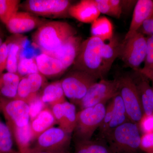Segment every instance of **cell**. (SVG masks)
<instances>
[{"instance_id": "29", "label": "cell", "mask_w": 153, "mask_h": 153, "mask_svg": "<svg viewBox=\"0 0 153 153\" xmlns=\"http://www.w3.org/2000/svg\"><path fill=\"white\" fill-rule=\"evenodd\" d=\"M20 1L0 0V20L6 25L19 10Z\"/></svg>"}, {"instance_id": "30", "label": "cell", "mask_w": 153, "mask_h": 153, "mask_svg": "<svg viewBox=\"0 0 153 153\" xmlns=\"http://www.w3.org/2000/svg\"><path fill=\"white\" fill-rule=\"evenodd\" d=\"M32 93L30 84L26 76L21 77L18 86L16 97L15 99L25 102L28 105L39 96Z\"/></svg>"}, {"instance_id": "24", "label": "cell", "mask_w": 153, "mask_h": 153, "mask_svg": "<svg viewBox=\"0 0 153 153\" xmlns=\"http://www.w3.org/2000/svg\"><path fill=\"white\" fill-rule=\"evenodd\" d=\"M21 79L18 74L8 72L0 75V97L15 99Z\"/></svg>"}, {"instance_id": "40", "label": "cell", "mask_w": 153, "mask_h": 153, "mask_svg": "<svg viewBox=\"0 0 153 153\" xmlns=\"http://www.w3.org/2000/svg\"><path fill=\"white\" fill-rule=\"evenodd\" d=\"M111 17L119 19L122 14L120 0H109Z\"/></svg>"}, {"instance_id": "31", "label": "cell", "mask_w": 153, "mask_h": 153, "mask_svg": "<svg viewBox=\"0 0 153 153\" xmlns=\"http://www.w3.org/2000/svg\"><path fill=\"white\" fill-rule=\"evenodd\" d=\"M39 73L36 59L33 58H21L18 66L17 74L21 77L29 74Z\"/></svg>"}, {"instance_id": "16", "label": "cell", "mask_w": 153, "mask_h": 153, "mask_svg": "<svg viewBox=\"0 0 153 153\" xmlns=\"http://www.w3.org/2000/svg\"><path fill=\"white\" fill-rule=\"evenodd\" d=\"M153 13V1L139 0L134 9L133 14L128 31L123 41L131 38L138 32L144 22Z\"/></svg>"}, {"instance_id": "15", "label": "cell", "mask_w": 153, "mask_h": 153, "mask_svg": "<svg viewBox=\"0 0 153 153\" xmlns=\"http://www.w3.org/2000/svg\"><path fill=\"white\" fill-rule=\"evenodd\" d=\"M82 42L81 37L73 36L68 38L58 49L44 53L60 60L66 71L74 64Z\"/></svg>"}, {"instance_id": "2", "label": "cell", "mask_w": 153, "mask_h": 153, "mask_svg": "<svg viewBox=\"0 0 153 153\" xmlns=\"http://www.w3.org/2000/svg\"><path fill=\"white\" fill-rule=\"evenodd\" d=\"M104 42L100 38L91 36L82 41L73 69L84 71L97 79H104L106 74L103 69L101 55Z\"/></svg>"}, {"instance_id": "37", "label": "cell", "mask_w": 153, "mask_h": 153, "mask_svg": "<svg viewBox=\"0 0 153 153\" xmlns=\"http://www.w3.org/2000/svg\"><path fill=\"white\" fill-rule=\"evenodd\" d=\"M140 149L146 153L153 152V133L141 135Z\"/></svg>"}, {"instance_id": "12", "label": "cell", "mask_w": 153, "mask_h": 153, "mask_svg": "<svg viewBox=\"0 0 153 153\" xmlns=\"http://www.w3.org/2000/svg\"><path fill=\"white\" fill-rule=\"evenodd\" d=\"M28 12H18L9 20L6 27L11 33L20 35L39 27L47 22Z\"/></svg>"}, {"instance_id": "39", "label": "cell", "mask_w": 153, "mask_h": 153, "mask_svg": "<svg viewBox=\"0 0 153 153\" xmlns=\"http://www.w3.org/2000/svg\"><path fill=\"white\" fill-rule=\"evenodd\" d=\"M138 32L144 36H153V13L141 26Z\"/></svg>"}, {"instance_id": "43", "label": "cell", "mask_w": 153, "mask_h": 153, "mask_svg": "<svg viewBox=\"0 0 153 153\" xmlns=\"http://www.w3.org/2000/svg\"><path fill=\"white\" fill-rule=\"evenodd\" d=\"M138 70L142 74L146 76L148 79H149V80L152 82L153 88V70L146 69V68H140Z\"/></svg>"}, {"instance_id": "28", "label": "cell", "mask_w": 153, "mask_h": 153, "mask_svg": "<svg viewBox=\"0 0 153 153\" xmlns=\"http://www.w3.org/2000/svg\"><path fill=\"white\" fill-rule=\"evenodd\" d=\"M13 140L9 127L0 120V153H19L14 149Z\"/></svg>"}, {"instance_id": "5", "label": "cell", "mask_w": 153, "mask_h": 153, "mask_svg": "<svg viewBox=\"0 0 153 153\" xmlns=\"http://www.w3.org/2000/svg\"><path fill=\"white\" fill-rule=\"evenodd\" d=\"M97 80L86 72L72 69L60 81L66 98L70 102L77 105Z\"/></svg>"}, {"instance_id": "18", "label": "cell", "mask_w": 153, "mask_h": 153, "mask_svg": "<svg viewBox=\"0 0 153 153\" xmlns=\"http://www.w3.org/2000/svg\"><path fill=\"white\" fill-rule=\"evenodd\" d=\"M35 59L39 73L45 77L56 78L66 71L60 60L45 53H41Z\"/></svg>"}, {"instance_id": "33", "label": "cell", "mask_w": 153, "mask_h": 153, "mask_svg": "<svg viewBox=\"0 0 153 153\" xmlns=\"http://www.w3.org/2000/svg\"><path fill=\"white\" fill-rule=\"evenodd\" d=\"M113 111V102L112 99L109 100V102L107 105L106 111L105 114L104 118L99 128L100 135L102 139L103 138L107 130L111 121L112 118Z\"/></svg>"}, {"instance_id": "27", "label": "cell", "mask_w": 153, "mask_h": 153, "mask_svg": "<svg viewBox=\"0 0 153 153\" xmlns=\"http://www.w3.org/2000/svg\"><path fill=\"white\" fill-rule=\"evenodd\" d=\"M91 33L104 41L109 40L114 36L112 23L106 17H99L91 23Z\"/></svg>"}, {"instance_id": "45", "label": "cell", "mask_w": 153, "mask_h": 153, "mask_svg": "<svg viewBox=\"0 0 153 153\" xmlns=\"http://www.w3.org/2000/svg\"><path fill=\"white\" fill-rule=\"evenodd\" d=\"M4 34L1 28L0 27V47L2 45L4 42Z\"/></svg>"}, {"instance_id": "23", "label": "cell", "mask_w": 153, "mask_h": 153, "mask_svg": "<svg viewBox=\"0 0 153 153\" xmlns=\"http://www.w3.org/2000/svg\"><path fill=\"white\" fill-rule=\"evenodd\" d=\"M113 102V111L112 118L111 121L105 134L102 139H104L105 137L109 134L114 129L119 126L125 123L129 120L126 110L123 101L122 99L119 94L118 93L112 99Z\"/></svg>"}, {"instance_id": "17", "label": "cell", "mask_w": 153, "mask_h": 153, "mask_svg": "<svg viewBox=\"0 0 153 153\" xmlns=\"http://www.w3.org/2000/svg\"><path fill=\"white\" fill-rule=\"evenodd\" d=\"M69 15L79 22L92 23L99 17L98 11L94 0H82L69 8Z\"/></svg>"}, {"instance_id": "41", "label": "cell", "mask_w": 153, "mask_h": 153, "mask_svg": "<svg viewBox=\"0 0 153 153\" xmlns=\"http://www.w3.org/2000/svg\"><path fill=\"white\" fill-rule=\"evenodd\" d=\"M97 7L100 13L111 16L109 0H94Z\"/></svg>"}, {"instance_id": "36", "label": "cell", "mask_w": 153, "mask_h": 153, "mask_svg": "<svg viewBox=\"0 0 153 153\" xmlns=\"http://www.w3.org/2000/svg\"><path fill=\"white\" fill-rule=\"evenodd\" d=\"M146 55L143 68L153 70V36H147Z\"/></svg>"}, {"instance_id": "35", "label": "cell", "mask_w": 153, "mask_h": 153, "mask_svg": "<svg viewBox=\"0 0 153 153\" xmlns=\"http://www.w3.org/2000/svg\"><path fill=\"white\" fill-rule=\"evenodd\" d=\"M30 122L33 120L47 105L41 101L40 95L29 104Z\"/></svg>"}, {"instance_id": "42", "label": "cell", "mask_w": 153, "mask_h": 153, "mask_svg": "<svg viewBox=\"0 0 153 153\" xmlns=\"http://www.w3.org/2000/svg\"><path fill=\"white\" fill-rule=\"evenodd\" d=\"M120 1L123 13H126L131 12L132 9H134L137 1L123 0Z\"/></svg>"}, {"instance_id": "38", "label": "cell", "mask_w": 153, "mask_h": 153, "mask_svg": "<svg viewBox=\"0 0 153 153\" xmlns=\"http://www.w3.org/2000/svg\"><path fill=\"white\" fill-rule=\"evenodd\" d=\"M7 53V41H6L0 47V75L6 69Z\"/></svg>"}, {"instance_id": "9", "label": "cell", "mask_w": 153, "mask_h": 153, "mask_svg": "<svg viewBox=\"0 0 153 153\" xmlns=\"http://www.w3.org/2000/svg\"><path fill=\"white\" fill-rule=\"evenodd\" d=\"M118 78L112 80L100 79L91 85L77 105L80 110L106 103L118 93Z\"/></svg>"}, {"instance_id": "7", "label": "cell", "mask_w": 153, "mask_h": 153, "mask_svg": "<svg viewBox=\"0 0 153 153\" xmlns=\"http://www.w3.org/2000/svg\"><path fill=\"white\" fill-rule=\"evenodd\" d=\"M118 79V93L122 99L129 120L138 124L144 113L134 82L130 74H124Z\"/></svg>"}, {"instance_id": "34", "label": "cell", "mask_w": 153, "mask_h": 153, "mask_svg": "<svg viewBox=\"0 0 153 153\" xmlns=\"http://www.w3.org/2000/svg\"><path fill=\"white\" fill-rule=\"evenodd\" d=\"M137 124L142 134L153 133V114H143Z\"/></svg>"}, {"instance_id": "3", "label": "cell", "mask_w": 153, "mask_h": 153, "mask_svg": "<svg viewBox=\"0 0 153 153\" xmlns=\"http://www.w3.org/2000/svg\"><path fill=\"white\" fill-rule=\"evenodd\" d=\"M141 137L137 124L128 121L114 129L104 140L112 153H138L141 150Z\"/></svg>"}, {"instance_id": "20", "label": "cell", "mask_w": 153, "mask_h": 153, "mask_svg": "<svg viewBox=\"0 0 153 153\" xmlns=\"http://www.w3.org/2000/svg\"><path fill=\"white\" fill-rule=\"evenodd\" d=\"M7 41L8 53L6 70L10 73L17 74L18 64L23 48L24 38L20 35H15Z\"/></svg>"}, {"instance_id": "44", "label": "cell", "mask_w": 153, "mask_h": 153, "mask_svg": "<svg viewBox=\"0 0 153 153\" xmlns=\"http://www.w3.org/2000/svg\"><path fill=\"white\" fill-rule=\"evenodd\" d=\"M26 153H54L50 152H46V151H43L38 150L32 147L30 148V149Z\"/></svg>"}, {"instance_id": "6", "label": "cell", "mask_w": 153, "mask_h": 153, "mask_svg": "<svg viewBox=\"0 0 153 153\" xmlns=\"http://www.w3.org/2000/svg\"><path fill=\"white\" fill-rule=\"evenodd\" d=\"M146 37L137 32L126 41H123L119 57L126 67L133 70L139 69L146 55Z\"/></svg>"}, {"instance_id": "19", "label": "cell", "mask_w": 153, "mask_h": 153, "mask_svg": "<svg viewBox=\"0 0 153 153\" xmlns=\"http://www.w3.org/2000/svg\"><path fill=\"white\" fill-rule=\"evenodd\" d=\"M57 124L52 111L46 107L32 121L30 122L33 143L40 135Z\"/></svg>"}, {"instance_id": "13", "label": "cell", "mask_w": 153, "mask_h": 153, "mask_svg": "<svg viewBox=\"0 0 153 153\" xmlns=\"http://www.w3.org/2000/svg\"><path fill=\"white\" fill-rule=\"evenodd\" d=\"M130 74L137 88L144 114H153V88L150 81L139 70H133Z\"/></svg>"}, {"instance_id": "1", "label": "cell", "mask_w": 153, "mask_h": 153, "mask_svg": "<svg viewBox=\"0 0 153 153\" xmlns=\"http://www.w3.org/2000/svg\"><path fill=\"white\" fill-rule=\"evenodd\" d=\"M76 34L75 28L67 22L52 21L46 22L38 27L32 39L33 44L44 53L55 51Z\"/></svg>"}, {"instance_id": "32", "label": "cell", "mask_w": 153, "mask_h": 153, "mask_svg": "<svg viewBox=\"0 0 153 153\" xmlns=\"http://www.w3.org/2000/svg\"><path fill=\"white\" fill-rule=\"evenodd\" d=\"M30 84L32 93L38 95V92L41 88L44 87L46 82V78L40 73H34L26 76Z\"/></svg>"}, {"instance_id": "26", "label": "cell", "mask_w": 153, "mask_h": 153, "mask_svg": "<svg viewBox=\"0 0 153 153\" xmlns=\"http://www.w3.org/2000/svg\"><path fill=\"white\" fill-rule=\"evenodd\" d=\"M16 141L19 153H26L31 148L32 142L30 123L25 126L9 128Z\"/></svg>"}, {"instance_id": "22", "label": "cell", "mask_w": 153, "mask_h": 153, "mask_svg": "<svg viewBox=\"0 0 153 153\" xmlns=\"http://www.w3.org/2000/svg\"><path fill=\"white\" fill-rule=\"evenodd\" d=\"M40 97L42 102L50 107L66 101L60 80L45 85Z\"/></svg>"}, {"instance_id": "46", "label": "cell", "mask_w": 153, "mask_h": 153, "mask_svg": "<svg viewBox=\"0 0 153 153\" xmlns=\"http://www.w3.org/2000/svg\"><path fill=\"white\" fill-rule=\"evenodd\" d=\"M1 112V100H0V113Z\"/></svg>"}, {"instance_id": "8", "label": "cell", "mask_w": 153, "mask_h": 153, "mask_svg": "<svg viewBox=\"0 0 153 153\" xmlns=\"http://www.w3.org/2000/svg\"><path fill=\"white\" fill-rule=\"evenodd\" d=\"M71 135L59 127H53L40 135L32 147L50 152L69 153Z\"/></svg>"}, {"instance_id": "21", "label": "cell", "mask_w": 153, "mask_h": 153, "mask_svg": "<svg viewBox=\"0 0 153 153\" xmlns=\"http://www.w3.org/2000/svg\"><path fill=\"white\" fill-rule=\"evenodd\" d=\"M121 43L116 36L104 41L101 49L102 59L105 72L107 74L113 63L120 55Z\"/></svg>"}, {"instance_id": "4", "label": "cell", "mask_w": 153, "mask_h": 153, "mask_svg": "<svg viewBox=\"0 0 153 153\" xmlns=\"http://www.w3.org/2000/svg\"><path fill=\"white\" fill-rule=\"evenodd\" d=\"M106 104L100 103L77 112L72 133L74 142L91 140L94 132L101 125L106 111Z\"/></svg>"}, {"instance_id": "11", "label": "cell", "mask_w": 153, "mask_h": 153, "mask_svg": "<svg viewBox=\"0 0 153 153\" xmlns=\"http://www.w3.org/2000/svg\"><path fill=\"white\" fill-rule=\"evenodd\" d=\"M1 112L9 128L25 126L30 123V107L27 103L17 99L1 98Z\"/></svg>"}, {"instance_id": "47", "label": "cell", "mask_w": 153, "mask_h": 153, "mask_svg": "<svg viewBox=\"0 0 153 153\" xmlns=\"http://www.w3.org/2000/svg\"><path fill=\"white\" fill-rule=\"evenodd\" d=\"M153 153V152H152V153Z\"/></svg>"}, {"instance_id": "25", "label": "cell", "mask_w": 153, "mask_h": 153, "mask_svg": "<svg viewBox=\"0 0 153 153\" xmlns=\"http://www.w3.org/2000/svg\"><path fill=\"white\" fill-rule=\"evenodd\" d=\"M73 153H112L104 139L74 142Z\"/></svg>"}, {"instance_id": "10", "label": "cell", "mask_w": 153, "mask_h": 153, "mask_svg": "<svg viewBox=\"0 0 153 153\" xmlns=\"http://www.w3.org/2000/svg\"><path fill=\"white\" fill-rule=\"evenodd\" d=\"M71 2L67 0H28L23 4L24 9L33 15L50 18L69 16Z\"/></svg>"}, {"instance_id": "14", "label": "cell", "mask_w": 153, "mask_h": 153, "mask_svg": "<svg viewBox=\"0 0 153 153\" xmlns=\"http://www.w3.org/2000/svg\"><path fill=\"white\" fill-rule=\"evenodd\" d=\"M50 109L59 127L72 134L76 123V105L66 101L50 107Z\"/></svg>"}]
</instances>
